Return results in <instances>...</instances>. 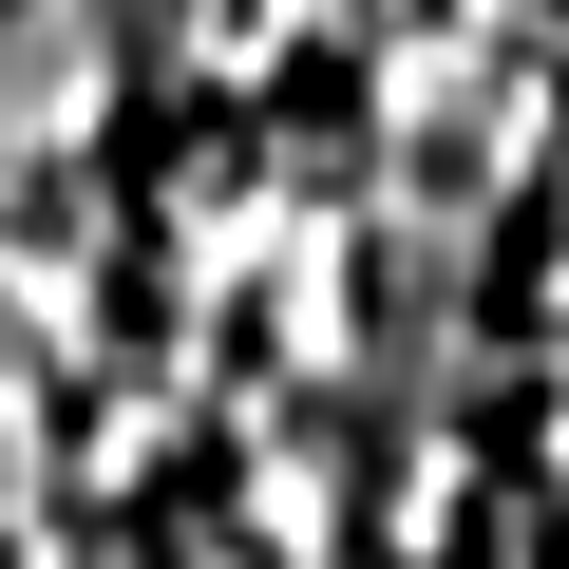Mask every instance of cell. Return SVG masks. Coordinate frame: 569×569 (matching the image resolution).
<instances>
[{
	"instance_id": "6da1fadb",
	"label": "cell",
	"mask_w": 569,
	"mask_h": 569,
	"mask_svg": "<svg viewBox=\"0 0 569 569\" xmlns=\"http://www.w3.org/2000/svg\"><path fill=\"white\" fill-rule=\"evenodd\" d=\"M0 569H569V0H0Z\"/></svg>"
}]
</instances>
